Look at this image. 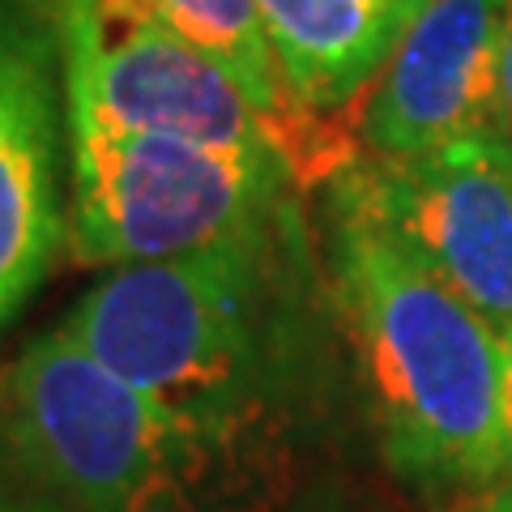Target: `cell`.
Masks as SVG:
<instances>
[{"instance_id":"obj_1","label":"cell","mask_w":512,"mask_h":512,"mask_svg":"<svg viewBox=\"0 0 512 512\" xmlns=\"http://www.w3.org/2000/svg\"><path fill=\"white\" fill-rule=\"evenodd\" d=\"M295 210L227 244L124 265L60 316V333L214 436L274 444L291 350Z\"/></svg>"},{"instance_id":"obj_2","label":"cell","mask_w":512,"mask_h":512,"mask_svg":"<svg viewBox=\"0 0 512 512\" xmlns=\"http://www.w3.org/2000/svg\"><path fill=\"white\" fill-rule=\"evenodd\" d=\"M329 295L372 402L384 466L427 495L508 474L504 342L367 214L329 197Z\"/></svg>"},{"instance_id":"obj_3","label":"cell","mask_w":512,"mask_h":512,"mask_svg":"<svg viewBox=\"0 0 512 512\" xmlns=\"http://www.w3.org/2000/svg\"><path fill=\"white\" fill-rule=\"evenodd\" d=\"M0 470L82 512H261L269 448L180 419L47 329L0 367Z\"/></svg>"},{"instance_id":"obj_4","label":"cell","mask_w":512,"mask_h":512,"mask_svg":"<svg viewBox=\"0 0 512 512\" xmlns=\"http://www.w3.org/2000/svg\"><path fill=\"white\" fill-rule=\"evenodd\" d=\"M291 163L124 133L69 103V261L124 269L252 235L295 210Z\"/></svg>"},{"instance_id":"obj_5","label":"cell","mask_w":512,"mask_h":512,"mask_svg":"<svg viewBox=\"0 0 512 512\" xmlns=\"http://www.w3.org/2000/svg\"><path fill=\"white\" fill-rule=\"evenodd\" d=\"M56 22L64 94L73 107L124 133L175 137L218 154L295 167L248 94L158 22L116 0H56Z\"/></svg>"},{"instance_id":"obj_6","label":"cell","mask_w":512,"mask_h":512,"mask_svg":"<svg viewBox=\"0 0 512 512\" xmlns=\"http://www.w3.org/2000/svg\"><path fill=\"white\" fill-rule=\"evenodd\" d=\"M389 231L495 333L512 329V141H453L414 158L359 154L325 184Z\"/></svg>"},{"instance_id":"obj_7","label":"cell","mask_w":512,"mask_h":512,"mask_svg":"<svg viewBox=\"0 0 512 512\" xmlns=\"http://www.w3.org/2000/svg\"><path fill=\"white\" fill-rule=\"evenodd\" d=\"M69 252V94L56 0H0V329Z\"/></svg>"},{"instance_id":"obj_8","label":"cell","mask_w":512,"mask_h":512,"mask_svg":"<svg viewBox=\"0 0 512 512\" xmlns=\"http://www.w3.org/2000/svg\"><path fill=\"white\" fill-rule=\"evenodd\" d=\"M512 0H431L359 103L372 158H414L500 133V52Z\"/></svg>"},{"instance_id":"obj_9","label":"cell","mask_w":512,"mask_h":512,"mask_svg":"<svg viewBox=\"0 0 512 512\" xmlns=\"http://www.w3.org/2000/svg\"><path fill=\"white\" fill-rule=\"evenodd\" d=\"M291 103L346 124L431 0H256Z\"/></svg>"},{"instance_id":"obj_10","label":"cell","mask_w":512,"mask_h":512,"mask_svg":"<svg viewBox=\"0 0 512 512\" xmlns=\"http://www.w3.org/2000/svg\"><path fill=\"white\" fill-rule=\"evenodd\" d=\"M116 5L158 22L175 39L197 47L205 60H214L248 94L252 107L274 124L282 146L295 158L303 188L329 184L363 154L355 128L316 124L291 103L256 0H116Z\"/></svg>"},{"instance_id":"obj_11","label":"cell","mask_w":512,"mask_h":512,"mask_svg":"<svg viewBox=\"0 0 512 512\" xmlns=\"http://www.w3.org/2000/svg\"><path fill=\"white\" fill-rule=\"evenodd\" d=\"M0 512H82V508H73L69 500H60V495L30 483L22 474L0 470Z\"/></svg>"},{"instance_id":"obj_12","label":"cell","mask_w":512,"mask_h":512,"mask_svg":"<svg viewBox=\"0 0 512 512\" xmlns=\"http://www.w3.org/2000/svg\"><path fill=\"white\" fill-rule=\"evenodd\" d=\"M500 137L512 141V9H508L504 52H500Z\"/></svg>"},{"instance_id":"obj_13","label":"cell","mask_w":512,"mask_h":512,"mask_svg":"<svg viewBox=\"0 0 512 512\" xmlns=\"http://www.w3.org/2000/svg\"><path fill=\"white\" fill-rule=\"evenodd\" d=\"M453 512H512V474L500 478V483H491L483 491H474L466 504L453 508Z\"/></svg>"},{"instance_id":"obj_14","label":"cell","mask_w":512,"mask_h":512,"mask_svg":"<svg viewBox=\"0 0 512 512\" xmlns=\"http://www.w3.org/2000/svg\"><path fill=\"white\" fill-rule=\"evenodd\" d=\"M500 342H504V448H508V474H512V329L500 333Z\"/></svg>"}]
</instances>
